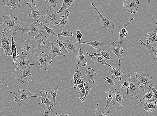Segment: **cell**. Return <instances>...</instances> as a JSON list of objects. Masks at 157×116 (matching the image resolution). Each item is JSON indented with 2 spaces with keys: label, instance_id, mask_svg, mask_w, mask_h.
<instances>
[{
  "label": "cell",
  "instance_id": "obj_1",
  "mask_svg": "<svg viewBox=\"0 0 157 116\" xmlns=\"http://www.w3.org/2000/svg\"><path fill=\"white\" fill-rule=\"evenodd\" d=\"M0 25L5 31L14 33V32H24L28 29H24L18 23L17 18L13 15L5 16L0 18Z\"/></svg>",
  "mask_w": 157,
  "mask_h": 116
},
{
  "label": "cell",
  "instance_id": "obj_2",
  "mask_svg": "<svg viewBox=\"0 0 157 116\" xmlns=\"http://www.w3.org/2000/svg\"><path fill=\"white\" fill-rule=\"evenodd\" d=\"M15 96L14 100L18 104V106L25 105L27 106V103L31 100L33 96L36 95V93H32L28 90L21 89L16 92H10Z\"/></svg>",
  "mask_w": 157,
  "mask_h": 116
},
{
  "label": "cell",
  "instance_id": "obj_3",
  "mask_svg": "<svg viewBox=\"0 0 157 116\" xmlns=\"http://www.w3.org/2000/svg\"><path fill=\"white\" fill-rule=\"evenodd\" d=\"M134 74L138 80V84L142 91L145 92V90H151V88L154 87V84L151 81L153 77L148 75L147 74H142L136 72Z\"/></svg>",
  "mask_w": 157,
  "mask_h": 116
},
{
  "label": "cell",
  "instance_id": "obj_4",
  "mask_svg": "<svg viewBox=\"0 0 157 116\" xmlns=\"http://www.w3.org/2000/svg\"><path fill=\"white\" fill-rule=\"evenodd\" d=\"M47 14L42 17L47 25L55 26L59 24L60 17L57 14L56 10L51 8L47 11Z\"/></svg>",
  "mask_w": 157,
  "mask_h": 116
},
{
  "label": "cell",
  "instance_id": "obj_5",
  "mask_svg": "<svg viewBox=\"0 0 157 116\" xmlns=\"http://www.w3.org/2000/svg\"><path fill=\"white\" fill-rule=\"evenodd\" d=\"M91 4L99 15L101 27L110 32L111 34H113L115 28V26L113 22L110 21L108 18L105 17L97 9L93 3H91Z\"/></svg>",
  "mask_w": 157,
  "mask_h": 116
},
{
  "label": "cell",
  "instance_id": "obj_6",
  "mask_svg": "<svg viewBox=\"0 0 157 116\" xmlns=\"http://www.w3.org/2000/svg\"><path fill=\"white\" fill-rule=\"evenodd\" d=\"M123 75L128 78L129 82V87L126 90V94L130 95L131 96L130 100L132 99L133 96H136L138 99L139 98L137 96V92L141 89L138 84L137 80L136 78H133L129 75H125L124 74H123Z\"/></svg>",
  "mask_w": 157,
  "mask_h": 116
},
{
  "label": "cell",
  "instance_id": "obj_7",
  "mask_svg": "<svg viewBox=\"0 0 157 116\" xmlns=\"http://www.w3.org/2000/svg\"><path fill=\"white\" fill-rule=\"evenodd\" d=\"M34 63L29 64L27 68L24 70L20 71L16 78L17 80L21 81V83L25 84V81H27L29 82L32 83L33 82L31 80L32 74L31 73V70L34 68Z\"/></svg>",
  "mask_w": 157,
  "mask_h": 116
},
{
  "label": "cell",
  "instance_id": "obj_8",
  "mask_svg": "<svg viewBox=\"0 0 157 116\" xmlns=\"http://www.w3.org/2000/svg\"><path fill=\"white\" fill-rule=\"evenodd\" d=\"M20 41L21 44L20 45L21 49V54L23 56L27 55L29 54L36 55L38 57L35 53V47L32 42L31 40H25L21 39Z\"/></svg>",
  "mask_w": 157,
  "mask_h": 116
},
{
  "label": "cell",
  "instance_id": "obj_9",
  "mask_svg": "<svg viewBox=\"0 0 157 116\" xmlns=\"http://www.w3.org/2000/svg\"><path fill=\"white\" fill-rule=\"evenodd\" d=\"M34 39L37 42L36 47L39 50H44L49 46L50 39L45 35L40 34L36 36Z\"/></svg>",
  "mask_w": 157,
  "mask_h": 116
},
{
  "label": "cell",
  "instance_id": "obj_10",
  "mask_svg": "<svg viewBox=\"0 0 157 116\" xmlns=\"http://www.w3.org/2000/svg\"><path fill=\"white\" fill-rule=\"evenodd\" d=\"M123 6L126 7L128 12L134 14L137 13L140 5L139 0H125Z\"/></svg>",
  "mask_w": 157,
  "mask_h": 116
},
{
  "label": "cell",
  "instance_id": "obj_11",
  "mask_svg": "<svg viewBox=\"0 0 157 116\" xmlns=\"http://www.w3.org/2000/svg\"><path fill=\"white\" fill-rule=\"evenodd\" d=\"M50 56L44 52H41L37 59L39 62V65L40 66V68L41 70H43L44 69L45 70L47 71L48 66L53 62L50 60Z\"/></svg>",
  "mask_w": 157,
  "mask_h": 116
},
{
  "label": "cell",
  "instance_id": "obj_12",
  "mask_svg": "<svg viewBox=\"0 0 157 116\" xmlns=\"http://www.w3.org/2000/svg\"><path fill=\"white\" fill-rule=\"evenodd\" d=\"M114 92V95L113 99V103L112 106H114L116 103L120 104L122 106L124 105L125 103L124 102V99L126 93L123 92L121 88L115 89Z\"/></svg>",
  "mask_w": 157,
  "mask_h": 116
},
{
  "label": "cell",
  "instance_id": "obj_13",
  "mask_svg": "<svg viewBox=\"0 0 157 116\" xmlns=\"http://www.w3.org/2000/svg\"><path fill=\"white\" fill-rule=\"evenodd\" d=\"M33 4H34V6H34L33 7L32 3L29 2L27 3V5L30 8L32 13L31 14L28 16V17L33 18L34 20V22L36 23L39 22V18L40 17L42 18L44 17V14H45V13L44 11H40L38 10L36 8L35 4L33 3Z\"/></svg>",
  "mask_w": 157,
  "mask_h": 116
},
{
  "label": "cell",
  "instance_id": "obj_14",
  "mask_svg": "<svg viewBox=\"0 0 157 116\" xmlns=\"http://www.w3.org/2000/svg\"><path fill=\"white\" fill-rule=\"evenodd\" d=\"M2 38L1 43L2 45V51L6 53V55L13 56L12 50H11L10 40L6 36L5 32H2Z\"/></svg>",
  "mask_w": 157,
  "mask_h": 116
},
{
  "label": "cell",
  "instance_id": "obj_15",
  "mask_svg": "<svg viewBox=\"0 0 157 116\" xmlns=\"http://www.w3.org/2000/svg\"><path fill=\"white\" fill-rule=\"evenodd\" d=\"M30 62L26 57L25 56H21L19 54H17L15 63L17 66V68L16 69L15 71L17 70H21V69H25L27 68L29 65Z\"/></svg>",
  "mask_w": 157,
  "mask_h": 116
},
{
  "label": "cell",
  "instance_id": "obj_16",
  "mask_svg": "<svg viewBox=\"0 0 157 116\" xmlns=\"http://www.w3.org/2000/svg\"><path fill=\"white\" fill-rule=\"evenodd\" d=\"M42 96H33L32 97H38L40 98L41 100V102L39 103V104L41 103H44L46 104L47 106L48 109L51 110L53 108V106H54V104L52 103L51 100L47 97L48 95V93L46 91L42 90L40 92Z\"/></svg>",
  "mask_w": 157,
  "mask_h": 116
},
{
  "label": "cell",
  "instance_id": "obj_17",
  "mask_svg": "<svg viewBox=\"0 0 157 116\" xmlns=\"http://www.w3.org/2000/svg\"><path fill=\"white\" fill-rule=\"evenodd\" d=\"M111 50L117 56L119 61V68L120 67L121 56L124 53V51L122 47H119V44L114 41L112 43V45L110 46Z\"/></svg>",
  "mask_w": 157,
  "mask_h": 116
},
{
  "label": "cell",
  "instance_id": "obj_18",
  "mask_svg": "<svg viewBox=\"0 0 157 116\" xmlns=\"http://www.w3.org/2000/svg\"><path fill=\"white\" fill-rule=\"evenodd\" d=\"M28 30L29 31L27 34L32 37L33 39L36 35L43 32L42 30L40 29L34 22L30 25Z\"/></svg>",
  "mask_w": 157,
  "mask_h": 116
},
{
  "label": "cell",
  "instance_id": "obj_19",
  "mask_svg": "<svg viewBox=\"0 0 157 116\" xmlns=\"http://www.w3.org/2000/svg\"><path fill=\"white\" fill-rule=\"evenodd\" d=\"M139 102L144 108V111L152 112L157 110V102L154 100L148 102H143L140 100Z\"/></svg>",
  "mask_w": 157,
  "mask_h": 116
},
{
  "label": "cell",
  "instance_id": "obj_20",
  "mask_svg": "<svg viewBox=\"0 0 157 116\" xmlns=\"http://www.w3.org/2000/svg\"><path fill=\"white\" fill-rule=\"evenodd\" d=\"M134 20V18H132L129 21L124 25L123 27L119 31V40L118 44H121L123 40L125 38L128 33L126 29L127 26Z\"/></svg>",
  "mask_w": 157,
  "mask_h": 116
},
{
  "label": "cell",
  "instance_id": "obj_21",
  "mask_svg": "<svg viewBox=\"0 0 157 116\" xmlns=\"http://www.w3.org/2000/svg\"><path fill=\"white\" fill-rule=\"evenodd\" d=\"M78 64L83 66H86L87 65L88 60L84 54V51L82 50L81 48L78 50V53L76 57Z\"/></svg>",
  "mask_w": 157,
  "mask_h": 116
},
{
  "label": "cell",
  "instance_id": "obj_22",
  "mask_svg": "<svg viewBox=\"0 0 157 116\" xmlns=\"http://www.w3.org/2000/svg\"><path fill=\"white\" fill-rule=\"evenodd\" d=\"M91 60L94 61V63H99V64L103 65L105 66H109L112 69L115 70L117 69L112 66L110 65L106 61L105 58H104L102 56L99 55H95L91 56Z\"/></svg>",
  "mask_w": 157,
  "mask_h": 116
},
{
  "label": "cell",
  "instance_id": "obj_23",
  "mask_svg": "<svg viewBox=\"0 0 157 116\" xmlns=\"http://www.w3.org/2000/svg\"><path fill=\"white\" fill-rule=\"evenodd\" d=\"M51 46V50L50 52V53L52 54V57L51 59L52 60L53 59L56 57L58 56H63L65 57V55L61 53L59 49L56 46L55 43L52 42L50 43Z\"/></svg>",
  "mask_w": 157,
  "mask_h": 116
},
{
  "label": "cell",
  "instance_id": "obj_24",
  "mask_svg": "<svg viewBox=\"0 0 157 116\" xmlns=\"http://www.w3.org/2000/svg\"><path fill=\"white\" fill-rule=\"evenodd\" d=\"M63 43L64 45L67 52L70 54L71 52L75 53L76 52L77 47L74 43L72 38L67 40L66 43L63 42Z\"/></svg>",
  "mask_w": 157,
  "mask_h": 116
},
{
  "label": "cell",
  "instance_id": "obj_25",
  "mask_svg": "<svg viewBox=\"0 0 157 116\" xmlns=\"http://www.w3.org/2000/svg\"><path fill=\"white\" fill-rule=\"evenodd\" d=\"M157 27L154 31L148 33L146 38L147 44H152L155 42H157Z\"/></svg>",
  "mask_w": 157,
  "mask_h": 116
},
{
  "label": "cell",
  "instance_id": "obj_26",
  "mask_svg": "<svg viewBox=\"0 0 157 116\" xmlns=\"http://www.w3.org/2000/svg\"><path fill=\"white\" fill-rule=\"evenodd\" d=\"M74 42L77 43H79L80 44H86L89 45L91 46L92 48H94L96 50L97 52L100 51L102 47L103 43L99 42L98 40L94 41L92 42H76V41H74Z\"/></svg>",
  "mask_w": 157,
  "mask_h": 116
},
{
  "label": "cell",
  "instance_id": "obj_27",
  "mask_svg": "<svg viewBox=\"0 0 157 116\" xmlns=\"http://www.w3.org/2000/svg\"><path fill=\"white\" fill-rule=\"evenodd\" d=\"M115 92L111 90V89H109V90H106L105 94V96L107 98V103L106 107L104 110V111L105 112L106 108L107 107L110 109L109 106V103L113 101V97L114 95Z\"/></svg>",
  "mask_w": 157,
  "mask_h": 116
},
{
  "label": "cell",
  "instance_id": "obj_28",
  "mask_svg": "<svg viewBox=\"0 0 157 116\" xmlns=\"http://www.w3.org/2000/svg\"><path fill=\"white\" fill-rule=\"evenodd\" d=\"M86 75L89 80V82H90L91 80L93 84H95V80L97 75V74L95 72L94 70L91 68H88L85 70Z\"/></svg>",
  "mask_w": 157,
  "mask_h": 116
},
{
  "label": "cell",
  "instance_id": "obj_29",
  "mask_svg": "<svg viewBox=\"0 0 157 116\" xmlns=\"http://www.w3.org/2000/svg\"><path fill=\"white\" fill-rule=\"evenodd\" d=\"M20 1V0H8L5 6H8L11 9L17 10L21 6L19 4Z\"/></svg>",
  "mask_w": 157,
  "mask_h": 116
},
{
  "label": "cell",
  "instance_id": "obj_30",
  "mask_svg": "<svg viewBox=\"0 0 157 116\" xmlns=\"http://www.w3.org/2000/svg\"><path fill=\"white\" fill-rule=\"evenodd\" d=\"M124 72H123L120 68H119L118 70H112L111 74L112 78L116 80L121 81L122 78V76Z\"/></svg>",
  "mask_w": 157,
  "mask_h": 116
},
{
  "label": "cell",
  "instance_id": "obj_31",
  "mask_svg": "<svg viewBox=\"0 0 157 116\" xmlns=\"http://www.w3.org/2000/svg\"><path fill=\"white\" fill-rule=\"evenodd\" d=\"M59 86H57L51 89L50 94L48 96V98L53 103L54 106H56V99L58 91Z\"/></svg>",
  "mask_w": 157,
  "mask_h": 116
},
{
  "label": "cell",
  "instance_id": "obj_32",
  "mask_svg": "<svg viewBox=\"0 0 157 116\" xmlns=\"http://www.w3.org/2000/svg\"><path fill=\"white\" fill-rule=\"evenodd\" d=\"M69 11H66L65 13L64 16H62L60 17V21L59 24V26H61L62 28L65 27V25L69 24V22L68 19V17L70 14H72Z\"/></svg>",
  "mask_w": 157,
  "mask_h": 116
},
{
  "label": "cell",
  "instance_id": "obj_33",
  "mask_svg": "<svg viewBox=\"0 0 157 116\" xmlns=\"http://www.w3.org/2000/svg\"><path fill=\"white\" fill-rule=\"evenodd\" d=\"M141 44L151 51V54L150 55L154 56V59L156 60L157 62V46L156 47H154L144 43L140 40H139Z\"/></svg>",
  "mask_w": 157,
  "mask_h": 116
},
{
  "label": "cell",
  "instance_id": "obj_34",
  "mask_svg": "<svg viewBox=\"0 0 157 116\" xmlns=\"http://www.w3.org/2000/svg\"><path fill=\"white\" fill-rule=\"evenodd\" d=\"M86 54L89 56H90V57L91 56L95 55H101L102 56V57H104L105 58V59L106 61H107L108 60H109L111 62L113 61V58L111 57V56L110 55V53L108 50H107L106 51H105L103 50L102 51H101L100 53H99L98 54L94 53L93 54H90L88 53V52H86Z\"/></svg>",
  "mask_w": 157,
  "mask_h": 116
},
{
  "label": "cell",
  "instance_id": "obj_35",
  "mask_svg": "<svg viewBox=\"0 0 157 116\" xmlns=\"http://www.w3.org/2000/svg\"><path fill=\"white\" fill-rule=\"evenodd\" d=\"M73 81L74 82V88L75 89H77V88L75 86V84L77 80L78 79V78H81V79L84 78L83 75H82V72L80 69L79 67H77L76 71H75V73L73 75Z\"/></svg>",
  "mask_w": 157,
  "mask_h": 116
},
{
  "label": "cell",
  "instance_id": "obj_36",
  "mask_svg": "<svg viewBox=\"0 0 157 116\" xmlns=\"http://www.w3.org/2000/svg\"><path fill=\"white\" fill-rule=\"evenodd\" d=\"M74 0H63L62 5L58 12H57V14L61 13L63 10L66 9H68L71 5Z\"/></svg>",
  "mask_w": 157,
  "mask_h": 116
},
{
  "label": "cell",
  "instance_id": "obj_37",
  "mask_svg": "<svg viewBox=\"0 0 157 116\" xmlns=\"http://www.w3.org/2000/svg\"><path fill=\"white\" fill-rule=\"evenodd\" d=\"M12 51L13 54V64H14L16 61L17 57V50L16 46V42H15L14 40L13 36L12 35Z\"/></svg>",
  "mask_w": 157,
  "mask_h": 116
},
{
  "label": "cell",
  "instance_id": "obj_38",
  "mask_svg": "<svg viewBox=\"0 0 157 116\" xmlns=\"http://www.w3.org/2000/svg\"><path fill=\"white\" fill-rule=\"evenodd\" d=\"M39 24L42 26V28L44 29L45 30L48 34L51 35L52 36H56L58 37H59L58 35L56 34L53 29L47 27L43 22H40Z\"/></svg>",
  "mask_w": 157,
  "mask_h": 116
},
{
  "label": "cell",
  "instance_id": "obj_39",
  "mask_svg": "<svg viewBox=\"0 0 157 116\" xmlns=\"http://www.w3.org/2000/svg\"><path fill=\"white\" fill-rule=\"evenodd\" d=\"M85 87L86 93L85 95L83 100H82V102H84V100L86 98V97L89 95V94L90 92L91 87L92 85L90 83V82H85Z\"/></svg>",
  "mask_w": 157,
  "mask_h": 116
},
{
  "label": "cell",
  "instance_id": "obj_40",
  "mask_svg": "<svg viewBox=\"0 0 157 116\" xmlns=\"http://www.w3.org/2000/svg\"><path fill=\"white\" fill-rule=\"evenodd\" d=\"M46 5L52 8H55L57 6L59 3V0H45Z\"/></svg>",
  "mask_w": 157,
  "mask_h": 116
},
{
  "label": "cell",
  "instance_id": "obj_41",
  "mask_svg": "<svg viewBox=\"0 0 157 116\" xmlns=\"http://www.w3.org/2000/svg\"><path fill=\"white\" fill-rule=\"evenodd\" d=\"M58 35L59 37L62 36L64 37L65 38H70L73 36V34L72 32L67 31L66 30H64L63 28L62 32L61 33L59 34Z\"/></svg>",
  "mask_w": 157,
  "mask_h": 116
},
{
  "label": "cell",
  "instance_id": "obj_42",
  "mask_svg": "<svg viewBox=\"0 0 157 116\" xmlns=\"http://www.w3.org/2000/svg\"><path fill=\"white\" fill-rule=\"evenodd\" d=\"M153 96H154V92H148L143 96V100H147L151 102L153 100Z\"/></svg>",
  "mask_w": 157,
  "mask_h": 116
},
{
  "label": "cell",
  "instance_id": "obj_43",
  "mask_svg": "<svg viewBox=\"0 0 157 116\" xmlns=\"http://www.w3.org/2000/svg\"><path fill=\"white\" fill-rule=\"evenodd\" d=\"M63 41L62 40H59L58 39L56 40V44H58V45L59 46V49L60 51H63L67 52V51L66 50V48L65 47L63 43Z\"/></svg>",
  "mask_w": 157,
  "mask_h": 116
},
{
  "label": "cell",
  "instance_id": "obj_44",
  "mask_svg": "<svg viewBox=\"0 0 157 116\" xmlns=\"http://www.w3.org/2000/svg\"><path fill=\"white\" fill-rule=\"evenodd\" d=\"M43 108L44 112V113L42 114L43 116H52L55 108H52L51 110H47L44 107Z\"/></svg>",
  "mask_w": 157,
  "mask_h": 116
},
{
  "label": "cell",
  "instance_id": "obj_45",
  "mask_svg": "<svg viewBox=\"0 0 157 116\" xmlns=\"http://www.w3.org/2000/svg\"><path fill=\"white\" fill-rule=\"evenodd\" d=\"M129 80H125L123 81L121 85V88L122 89H128L129 87Z\"/></svg>",
  "mask_w": 157,
  "mask_h": 116
},
{
  "label": "cell",
  "instance_id": "obj_46",
  "mask_svg": "<svg viewBox=\"0 0 157 116\" xmlns=\"http://www.w3.org/2000/svg\"><path fill=\"white\" fill-rule=\"evenodd\" d=\"M109 76L108 77H106L105 78H104V79L107 82V83L109 84V85H111L112 86H114L115 84V83L113 80L111 79V78H109Z\"/></svg>",
  "mask_w": 157,
  "mask_h": 116
},
{
  "label": "cell",
  "instance_id": "obj_47",
  "mask_svg": "<svg viewBox=\"0 0 157 116\" xmlns=\"http://www.w3.org/2000/svg\"><path fill=\"white\" fill-rule=\"evenodd\" d=\"M151 90L154 92L153 100L157 102V90L154 87L151 88Z\"/></svg>",
  "mask_w": 157,
  "mask_h": 116
},
{
  "label": "cell",
  "instance_id": "obj_48",
  "mask_svg": "<svg viewBox=\"0 0 157 116\" xmlns=\"http://www.w3.org/2000/svg\"><path fill=\"white\" fill-rule=\"evenodd\" d=\"M85 88H84L79 92V94L80 95V99L81 100H82L83 99L85 95Z\"/></svg>",
  "mask_w": 157,
  "mask_h": 116
},
{
  "label": "cell",
  "instance_id": "obj_49",
  "mask_svg": "<svg viewBox=\"0 0 157 116\" xmlns=\"http://www.w3.org/2000/svg\"><path fill=\"white\" fill-rule=\"evenodd\" d=\"M83 37V34L81 32L79 34H77L76 37V39H77L78 41H79V42H80L81 39Z\"/></svg>",
  "mask_w": 157,
  "mask_h": 116
},
{
  "label": "cell",
  "instance_id": "obj_50",
  "mask_svg": "<svg viewBox=\"0 0 157 116\" xmlns=\"http://www.w3.org/2000/svg\"><path fill=\"white\" fill-rule=\"evenodd\" d=\"M0 84H2L4 85H5L6 86L9 87V86L5 82L3 81V78L1 76H0Z\"/></svg>",
  "mask_w": 157,
  "mask_h": 116
},
{
  "label": "cell",
  "instance_id": "obj_51",
  "mask_svg": "<svg viewBox=\"0 0 157 116\" xmlns=\"http://www.w3.org/2000/svg\"><path fill=\"white\" fill-rule=\"evenodd\" d=\"M85 82H83V83H81V84H78L76 85V86L79 88L80 90H81L82 89L84 88L85 87Z\"/></svg>",
  "mask_w": 157,
  "mask_h": 116
},
{
  "label": "cell",
  "instance_id": "obj_52",
  "mask_svg": "<svg viewBox=\"0 0 157 116\" xmlns=\"http://www.w3.org/2000/svg\"><path fill=\"white\" fill-rule=\"evenodd\" d=\"M84 81L83 80H82L81 78H78L76 82V83L75 84V86L76 87V85L81 84V83H83Z\"/></svg>",
  "mask_w": 157,
  "mask_h": 116
},
{
  "label": "cell",
  "instance_id": "obj_53",
  "mask_svg": "<svg viewBox=\"0 0 157 116\" xmlns=\"http://www.w3.org/2000/svg\"><path fill=\"white\" fill-rule=\"evenodd\" d=\"M102 113L103 114H102L98 116H107L108 114H109V111H107V113H106L104 111H102Z\"/></svg>",
  "mask_w": 157,
  "mask_h": 116
},
{
  "label": "cell",
  "instance_id": "obj_54",
  "mask_svg": "<svg viewBox=\"0 0 157 116\" xmlns=\"http://www.w3.org/2000/svg\"><path fill=\"white\" fill-rule=\"evenodd\" d=\"M69 114H61L60 115H59L57 113L54 116H68Z\"/></svg>",
  "mask_w": 157,
  "mask_h": 116
},
{
  "label": "cell",
  "instance_id": "obj_55",
  "mask_svg": "<svg viewBox=\"0 0 157 116\" xmlns=\"http://www.w3.org/2000/svg\"><path fill=\"white\" fill-rule=\"evenodd\" d=\"M8 0H3L4 5H5L6 2L8 1Z\"/></svg>",
  "mask_w": 157,
  "mask_h": 116
},
{
  "label": "cell",
  "instance_id": "obj_56",
  "mask_svg": "<svg viewBox=\"0 0 157 116\" xmlns=\"http://www.w3.org/2000/svg\"><path fill=\"white\" fill-rule=\"evenodd\" d=\"M35 1H36V0H32V5H33V2Z\"/></svg>",
  "mask_w": 157,
  "mask_h": 116
},
{
  "label": "cell",
  "instance_id": "obj_57",
  "mask_svg": "<svg viewBox=\"0 0 157 116\" xmlns=\"http://www.w3.org/2000/svg\"><path fill=\"white\" fill-rule=\"evenodd\" d=\"M151 1H152V0H148L147 3H149L151 2Z\"/></svg>",
  "mask_w": 157,
  "mask_h": 116
},
{
  "label": "cell",
  "instance_id": "obj_58",
  "mask_svg": "<svg viewBox=\"0 0 157 116\" xmlns=\"http://www.w3.org/2000/svg\"><path fill=\"white\" fill-rule=\"evenodd\" d=\"M155 19L156 20V24L157 25V20L155 18Z\"/></svg>",
  "mask_w": 157,
  "mask_h": 116
},
{
  "label": "cell",
  "instance_id": "obj_59",
  "mask_svg": "<svg viewBox=\"0 0 157 116\" xmlns=\"http://www.w3.org/2000/svg\"><path fill=\"white\" fill-rule=\"evenodd\" d=\"M0 50H2V47H0Z\"/></svg>",
  "mask_w": 157,
  "mask_h": 116
},
{
  "label": "cell",
  "instance_id": "obj_60",
  "mask_svg": "<svg viewBox=\"0 0 157 116\" xmlns=\"http://www.w3.org/2000/svg\"><path fill=\"white\" fill-rule=\"evenodd\" d=\"M23 1H29V0H23Z\"/></svg>",
  "mask_w": 157,
  "mask_h": 116
}]
</instances>
